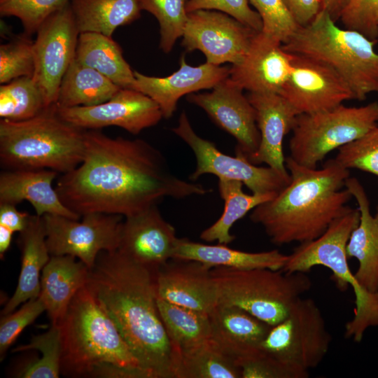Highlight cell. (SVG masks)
Segmentation results:
<instances>
[{"mask_svg": "<svg viewBox=\"0 0 378 378\" xmlns=\"http://www.w3.org/2000/svg\"><path fill=\"white\" fill-rule=\"evenodd\" d=\"M285 162L288 184L250 215L278 246L318 238L350 208L346 204L352 197L345 188L349 169L335 158L320 169L300 165L289 156Z\"/></svg>", "mask_w": 378, "mask_h": 378, "instance_id": "3957f363", "label": "cell"}, {"mask_svg": "<svg viewBox=\"0 0 378 378\" xmlns=\"http://www.w3.org/2000/svg\"><path fill=\"white\" fill-rule=\"evenodd\" d=\"M82 220L55 214H44L46 244L50 255H69L90 270L102 251L118 250L122 216L91 213Z\"/></svg>", "mask_w": 378, "mask_h": 378, "instance_id": "8fae6325", "label": "cell"}, {"mask_svg": "<svg viewBox=\"0 0 378 378\" xmlns=\"http://www.w3.org/2000/svg\"><path fill=\"white\" fill-rule=\"evenodd\" d=\"M58 172L48 169H6L0 174V203L29 202L36 214H55L79 220L61 201L52 181Z\"/></svg>", "mask_w": 378, "mask_h": 378, "instance_id": "603a6c76", "label": "cell"}, {"mask_svg": "<svg viewBox=\"0 0 378 378\" xmlns=\"http://www.w3.org/2000/svg\"><path fill=\"white\" fill-rule=\"evenodd\" d=\"M46 306L40 297L24 302L18 310L3 316L0 322V358L4 359L9 347L22 331L43 312Z\"/></svg>", "mask_w": 378, "mask_h": 378, "instance_id": "7bdbcfd3", "label": "cell"}, {"mask_svg": "<svg viewBox=\"0 0 378 378\" xmlns=\"http://www.w3.org/2000/svg\"><path fill=\"white\" fill-rule=\"evenodd\" d=\"M288 255L277 249L262 252H246L232 249L227 244L209 245L178 238L172 258L192 260L210 265L231 269L269 268L281 270Z\"/></svg>", "mask_w": 378, "mask_h": 378, "instance_id": "83f0119b", "label": "cell"}, {"mask_svg": "<svg viewBox=\"0 0 378 378\" xmlns=\"http://www.w3.org/2000/svg\"><path fill=\"white\" fill-rule=\"evenodd\" d=\"M243 90L228 77L210 92L192 93L187 100L202 108L218 127L236 139L235 154L248 158L257 150L260 135L255 108Z\"/></svg>", "mask_w": 378, "mask_h": 378, "instance_id": "e0dca14e", "label": "cell"}, {"mask_svg": "<svg viewBox=\"0 0 378 378\" xmlns=\"http://www.w3.org/2000/svg\"><path fill=\"white\" fill-rule=\"evenodd\" d=\"M248 3V0H188L186 11L216 10L230 15L256 31H260L262 29V19Z\"/></svg>", "mask_w": 378, "mask_h": 378, "instance_id": "f6af8a7d", "label": "cell"}, {"mask_svg": "<svg viewBox=\"0 0 378 378\" xmlns=\"http://www.w3.org/2000/svg\"><path fill=\"white\" fill-rule=\"evenodd\" d=\"M212 268L196 260L170 259L155 272L157 298L209 314L218 304Z\"/></svg>", "mask_w": 378, "mask_h": 378, "instance_id": "ffe728a7", "label": "cell"}, {"mask_svg": "<svg viewBox=\"0 0 378 378\" xmlns=\"http://www.w3.org/2000/svg\"><path fill=\"white\" fill-rule=\"evenodd\" d=\"M377 41L339 27L323 9L309 24L299 27L283 47L331 66L347 83L354 99L363 101L371 93L378 94Z\"/></svg>", "mask_w": 378, "mask_h": 378, "instance_id": "8992f818", "label": "cell"}, {"mask_svg": "<svg viewBox=\"0 0 378 378\" xmlns=\"http://www.w3.org/2000/svg\"><path fill=\"white\" fill-rule=\"evenodd\" d=\"M18 243L22 253L20 272L16 289L2 309V316L40 295V274L51 256L43 216L30 215L26 228L20 232Z\"/></svg>", "mask_w": 378, "mask_h": 378, "instance_id": "484cf974", "label": "cell"}, {"mask_svg": "<svg viewBox=\"0 0 378 378\" xmlns=\"http://www.w3.org/2000/svg\"><path fill=\"white\" fill-rule=\"evenodd\" d=\"M174 378H241L235 360L211 339L173 353Z\"/></svg>", "mask_w": 378, "mask_h": 378, "instance_id": "1f68e13d", "label": "cell"}, {"mask_svg": "<svg viewBox=\"0 0 378 378\" xmlns=\"http://www.w3.org/2000/svg\"><path fill=\"white\" fill-rule=\"evenodd\" d=\"M71 0H0L1 16L20 19L24 34L36 33L40 25L51 15L60 10Z\"/></svg>", "mask_w": 378, "mask_h": 378, "instance_id": "f35d334b", "label": "cell"}, {"mask_svg": "<svg viewBox=\"0 0 378 378\" xmlns=\"http://www.w3.org/2000/svg\"><path fill=\"white\" fill-rule=\"evenodd\" d=\"M89 272L90 269L74 256H50L42 270L39 297L51 324H58L63 318L73 298L86 286Z\"/></svg>", "mask_w": 378, "mask_h": 378, "instance_id": "4316f807", "label": "cell"}, {"mask_svg": "<svg viewBox=\"0 0 378 378\" xmlns=\"http://www.w3.org/2000/svg\"><path fill=\"white\" fill-rule=\"evenodd\" d=\"M290 53L292 70L279 94L299 114L330 110L354 99L347 83L331 66L304 55Z\"/></svg>", "mask_w": 378, "mask_h": 378, "instance_id": "9a60e30c", "label": "cell"}, {"mask_svg": "<svg viewBox=\"0 0 378 378\" xmlns=\"http://www.w3.org/2000/svg\"><path fill=\"white\" fill-rule=\"evenodd\" d=\"M161 319L174 352L186 350L211 339L209 315L157 298ZM173 359V358H172Z\"/></svg>", "mask_w": 378, "mask_h": 378, "instance_id": "836d02e7", "label": "cell"}, {"mask_svg": "<svg viewBox=\"0 0 378 378\" xmlns=\"http://www.w3.org/2000/svg\"><path fill=\"white\" fill-rule=\"evenodd\" d=\"M332 336L316 302L300 298L286 317L272 326L259 348L298 370L309 373L328 354Z\"/></svg>", "mask_w": 378, "mask_h": 378, "instance_id": "30bf717a", "label": "cell"}, {"mask_svg": "<svg viewBox=\"0 0 378 378\" xmlns=\"http://www.w3.org/2000/svg\"><path fill=\"white\" fill-rule=\"evenodd\" d=\"M46 108L43 96L32 77H20L0 86L1 119L28 120Z\"/></svg>", "mask_w": 378, "mask_h": 378, "instance_id": "e575fe53", "label": "cell"}, {"mask_svg": "<svg viewBox=\"0 0 378 378\" xmlns=\"http://www.w3.org/2000/svg\"><path fill=\"white\" fill-rule=\"evenodd\" d=\"M340 20L346 29L377 41L378 0H349Z\"/></svg>", "mask_w": 378, "mask_h": 378, "instance_id": "ee69618b", "label": "cell"}, {"mask_svg": "<svg viewBox=\"0 0 378 378\" xmlns=\"http://www.w3.org/2000/svg\"><path fill=\"white\" fill-rule=\"evenodd\" d=\"M155 272L102 251L86 286L112 319L147 378H174L172 347L157 304Z\"/></svg>", "mask_w": 378, "mask_h": 378, "instance_id": "7a4b0ae2", "label": "cell"}, {"mask_svg": "<svg viewBox=\"0 0 378 378\" xmlns=\"http://www.w3.org/2000/svg\"><path fill=\"white\" fill-rule=\"evenodd\" d=\"M120 88L99 71L74 59L62 80L55 106L69 108L100 104Z\"/></svg>", "mask_w": 378, "mask_h": 378, "instance_id": "4dcf8cb0", "label": "cell"}, {"mask_svg": "<svg viewBox=\"0 0 378 378\" xmlns=\"http://www.w3.org/2000/svg\"><path fill=\"white\" fill-rule=\"evenodd\" d=\"M85 153L75 169L62 174L55 190L80 216L91 213L130 216L167 197L183 199L212 190L174 175L162 153L142 139L84 132Z\"/></svg>", "mask_w": 378, "mask_h": 378, "instance_id": "6da1fadb", "label": "cell"}, {"mask_svg": "<svg viewBox=\"0 0 378 378\" xmlns=\"http://www.w3.org/2000/svg\"><path fill=\"white\" fill-rule=\"evenodd\" d=\"M14 232L10 229L0 225V257L3 259L5 253L8 250L11 241L12 236Z\"/></svg>", "mask_w": 378, "mask_h": 378, "instance_id": "681fc988", "label": "cell"}, {"mask_svg": "<svg viewBox=\"0 0 378 378\" xmlns=\"http://www.w3.org/2000/svg\"><path fill=\"white\" fill-rule=\"evenodd\" d=\"M15 206L8 203H0V225L14 232H21L26 228L30 215L18 211Z\"/></svg>", "mask_w": 378, "mask_h": 378, "instance_id": "7dc6e473", "label": "cell"}, {"mask_svg": "<svg viewBox=\"0 0 378 378\" xmlns=\"http://www.w3.org/2000/svg\"><path fill=\"white\" fill-rule=\"evenodd\" d=\"M79 34L94 32L111 37L119 27L141 16L139 0H71Z\"/></svg>", "mask_w": 378, "mask_h": 378, "instance_id": "f546056e", "label": "cell"}, {"mask_svg": "<svg viewBox=\"0 0 378 378\" xmlns=\"http://www.w3.org/2000/svg\"><path fill=\"white\" fill-rule=\"evenodd\" d=\"M349 0H322L323 9L326 10L335 22L340 20V15Z\"/></svg>", "mask_w": 378, "mask_h": 378, "instance_id": "c3c4849f", "label": "cell"}, {"mask_svg": "<svg viewBox=\"0 0 378 378\" xmlns=\"http://www.w3.org/2000/svg\"><path fill=\"white\" fill-rule=\"evenodd\" d=\"M338 150L335 160L340 165L378 176V125Z\"/></svg>", "mask_w": 378, "mask_h": 378, "instance_id": "ab89813d", "label": "cell"}, {"mask_svg": "<svg viewBox=\"0 0 378 378\" xmlns=\"http://www.w3.org/2000/svg\"><path fill=\"white\" fill-rule=\"evenodd\" d=\"M34 42L29 36H15L0 46V83L29 76L34 73Z\"/></svg>", "mask_w": 378, "mask_h": 378, "instance_id": "74e56055", "label": "cell"}, {"mask_svg": "<svg viewBox=\"0 0 378 378\" xmlns=\"http://www.w3.org/2000/svg\"><path fill=\"white\" fill-rule=\"evenodd\" d=\"M125 218L118 248L120 253L153 271L173 258L178 237L158 206Z\"/></svg>", "mask_w": 378, "mask_h": 378, "instance_id": "d6986e66", "label": "cell"}, {"mask_svg": "<svg viewBox=\"0 0 378 378\" xmlns=\"http://www.w3.org/2000/svg\"><path fill=\"white\" fill-rule=\"evenodd\" d=\"M141 10L151 13L160 26V48L169 53L182 36L188 20V0H139Z\"/></svg>", "mask_w": 378, "mask_h": 378, "instance_id": "8d00e7d4", "label": "cell"}, {"mask_svg": "<svg viewBox=\"0 0 378 378\" xmlns=\"http://www.w3.org/2000/svg\"><path fill=\"white\" fill-rule=\"evenodd\" d=\"M211 272L216 285L218 304L238 307L270 326L281 321L292 304L312 286L305 272L222 267H213Z\"/></svg>", "mask_w": 378, "mask_h": 378, "instance_id": "ba28073f", "label": "cell"}, {"mask_svg": "<svg viewBox=\"0 0 378 378\" xmlns=\"http://www.w3.org/2000/svg\"><path fill=\"white\" fill-rule=\"evenodd\" d=\"M38 350L41 357L27 365L18 377L23 378H58L61 374V338L58 324H51L50 329L34 335L27 344L18 346L13 352Z\"/></svg>", "mask_w": 378, "mask_h": 378, "instance_id": "d590c367", "label": "cell"}, {"mask_svg": "<svg viewBox=\"0 0 378 378\" xmlns=\"http://www.w3.org/2000/svg\"><path fill=\"white\" fill-rule=\"evenodd\" d=\"M56 109L62 120L82 130L117 126L132 134L157 125L163 118L160 106L151 98L138 90L123 88L100 104L56 106Z\"/></svg>", "mask_w": 378, "mask_h": 378, "instance_id": "2e32d148", "label": "cell"}, {"mask_svg": "<svg viewBox=\"0 0 378 378\" xmlns=\"http://www.w3.org/2000/svg\"><path fill=\"white\" fill-rule=\"evenodd\" d=\"M247 97L255 108L260 135L259 146L248 160L256 165L266 164L290 177L283 153V141L292 132L299 113L279 94L250 92Z\"/></svg>", "mask_w": 378, "mask_h": 378, "instance_id": "44dd1931", "label": "cell"}, {"mask_svg": "<svg viewBox=\"0 0 378 378\" xmlns=\"http://www.w3.org/2000/svg\"><path fill=\"white\" fill-rule=\"evenodd\" d=\"M58 325L64 376L147 378L115 323L86 286L73 298Z\"/></svg>", "mask_w": 378, "mask_h": 378, "instance_id": "277c9868", "label": "cell"}, {"mask_svg": "<svg viewBox=\"0 0 378 378\" xmlns=\"http://www.w3.org/2000/svg\"><path fill=\"white\" fill-rule=\"evenodd\" d=\"M79 34L70 2L48 17L37 29L32 78L47 107L56 104L62 80L75 59Z\"/></svg>", "mask_w": 378, "mask_h": 378, "instance_id": "4fadbf2b", "label": "cell"}, {"mask_svg": "<svg viewBox=\"0 0 378 378\" xmlns=\"http://www.w3.org/2000/svg\"><path fill=\"white\" fill-rule=\"evenodd\" d=\"M376 216L378 217V209H377V212L376 214Z\"/></svg>", "mask_w": 378, "mask_h": 378, "instance_id": "f907efd6", "label": "cell"}, {"mask_svg": "<svg viewBox=\"0 0 378 378\" xmlns=\"http://www.w3.org/2000/svg\"><path fill=\"white\" fill-rule=\"evenodd\" d=\"M359 219L358 209L350 207L320 237L299 244L281 269L288 273H308L315 266H323L331 270L333 281L341 291L351 286L355 309L352 318L345 325L344 336L355 342L362 341L368 328L378 327V293H371L360 286L349 266L346 252L349 237Z\"/></svg>", "mask_w": 378, "mask_h": 378, "instance_id": "52a82bcc", "label": "cell"}, {"mask_svg": "<svg viewBox=\"0 0 378 378\" xmlns=\"http://www.w3.org/2000/svg\"><path fill=\"white\" fill-rule=\"evenodd\" d=\"M172 130L195 154L197 164L190 176L192 181L203 174H214L218 179L240 181L255 194H277L290 181V177L268 166L258 167L241 155L231 156L222 153L213 142L197 134L184 111Z\"/></svg>", "mask_w": 378, "mask_h": 378, "instance_id": "7c38bea8", "label": "cell"}, {"mask_svg": "<svg viewBox=\"0 0 378 378\" xmlns=\"http://www.w3.org/2000/svg\"><path fill=\"white\" fill-rule=\"evenodd\" d=\"M84 132L62 120L55 105L28 120L1 119V165L6 169L71 172L83 160Z\"/></svg>", "mask_w": 378, "mask_h": 378, "instance_id": "5b68a950", "label": "cell"}, {"mask_svg": "<svg viewBox=\"0 0 378 378\" xmlns=\"http://www.w3.org/2000/svg\"><path fill=\"white\" fill-rule=\"evenodd\" d=\"M257 32L223 12L197 10L188 13L181 44L188 52L200 50L207 63L236 64Z\"/></svg>", "mask_w": 378, "mask_h": 378, "instance_id": "5bb4252c", "label": "cell"}, {"mask_svg": "<svg viewBox=\"0 0 378 378\" xmlns=\"http://www.w3.org/2000/svg\"><path fill=\"white\" fill-rule=\"evenodd\" d=\"M300 27L309 24L323 10L322 0H282Z\"/></svg>", "mask_w": 378, "mask_h": 378, "instance_id": "bcb514c9", "label": "cell"}, {"mask_svg": "<svg viewBox=\"0 0 378 378\" xmlns=\"http://www.w3.org/2000/svg\"><path fill=\"white\" fill-rule=\"evenodd\" d=\"M377 125L378 102L358 107L342 104L321 112L299 114L289 141V157L300 165L317 168L329 153Z\"/></svg>", "mask_w": 378, "mask_h": 378, "instance_id": "9c48e42d", "label": "cell"}, {"mask_svg": "<svg viewBox=\"0 0 378 378\" xmlns=\"http://www.w3.org/2000/svg\"><path fill=\"white\" fill-rule=\"evenodd\" d=\"M209 315L211 339L236 363L258 349L272 326L235 306L217 304Z\"/></svg>", "mask_w": 378, "mask_h": 378, "instance_id": "d4e9b609", "label": "cell"}, {"mask_svg": "<svg viewBox=\"0 0 378 378\" xmlns=\"http://www.w3.org/2000/svg\"><path fill=\"white\" fill-rule=\"evenodd\" d=\"M75 59L99 71L118 86L135 90L134 71L112 37L94 32L80 33Z\"/></svg>", "mask_w": 378, "mask_h": 378, "instance_id": "f1b7e54d", "label": "cell"}, {"mask_svg": "<svg viewBox=\"0 0 378 378\" xmlns=\"http://www.w3.org/2000/svg\"><path fill=\"white\" fill-rule=\"evenodd\" d=\"M292 70L290 53L283 43L257 32L241 62L230 67V79L252 93L280 94Z\"/></svg>", "mask_w": 378, "mask_h": 378, "instance_id": "ac0fdd59", "label": "cell"}, {"mask_svg": "<svg viewBox=\"0 0 378 378\" xmlns=\"http://www.w3.org/2000/svg\"><path fill=\"white\" fill-rule=\"evenodd\" d=\"M135 90L148 96L160 106L163 118H169L176 111L178 100L201 90L212 89L230 76V67L207 62L197 66L188 64L185 56L180 68L166 77L148 76L134 71Z\"/></svg>", "mask_w": 378, "mask_h": 378, "instance_id": "7402d4cb", "label": "cell"}, {"mask_svg": "<svg viewBox=\"0 0 378 378\" xmlns=\"http://www.w3.org/2000/svg\"><path fill=\"white\" fill-rule=\"evenodd\" d=\"M262 22V31L286 43L300 27L282 0H248Z\"/></svg>", "mask_w": 378, "mask_h": 378, "instance_id": "60d3db41", "label": "cell"}, {"mask_svg": "<svg viewBox=\"0 0 378 378\" xmlns=\"http://www.w3.org/2000/svg\"><path fill=\"white\" fill-rule=\"evenodd\" d=\"M241 378H307L309 373L295 369L260 348L239 359Z\"/></svg>", "mask_w": 378, "mask_h": 378, "instance_id": "b9f144b4", "label": "cell"}, {"mask_svg": "<svg viewBox=\"0 0 378 378\" xmlns=\"http://www.w3.org/2000/svg\"><path fill=\"white\" fill-rule=\"evenodd\" d=\"M243 183L238 181L218 179V190L224 201L220 217L200 234V239L228 244L234 239L230 229L239 220L258 205L272 200L276 194H246Z\"/></svg>", "mask_w": 378, "mask_h": 378, "instance_id": "d6a6232c", "label": "cell"}, {"mask_svg": "<svg viewBox=\"0 0 378 378\" xmlns=\"http://www.w3.org/2000/svg\"><path fill=\"white\" fill-rule=\"evenodd\" d=\"M345 188L350 192L360 211L358 225L348 240V259L354 258L358 265L354 276L360 286L371 293H378V217L370 211L363 186L355 177H349Z\"/></svg>", "mask_w": 378, "mask_h": 378, "instance_id": "cb8c5ba5", "label": "cell"}]
</instances>
